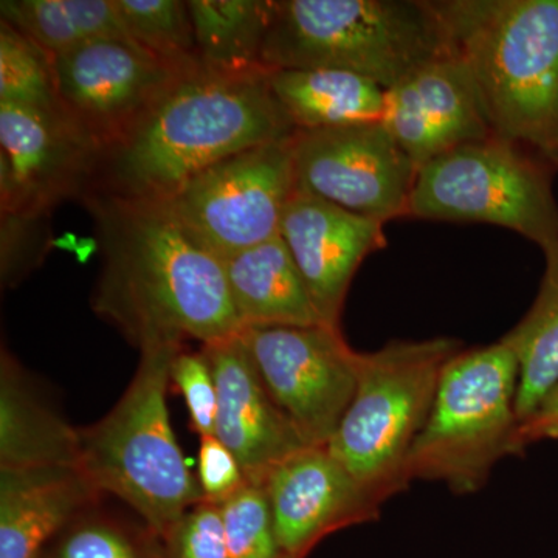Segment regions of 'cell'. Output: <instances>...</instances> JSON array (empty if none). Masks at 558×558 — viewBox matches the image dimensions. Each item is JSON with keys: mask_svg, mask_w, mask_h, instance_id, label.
I'll return each mask as SVG.
<instances>
[{"mask_svg": "<svg viewBox=\"0 0 558 558\" xmlns=\"http://www.w3.org/2000/svg\"><path fill=\"white\" fill-rule=\"evenodd\" d=\"M275 98L296 131L381 121L385 89L355 73L330 69L270 70Z\"/></svg>", "mask_w": 558, "mask_h": 558, "instance_id": "obj_21", "label": "cell"}, {"mask_svg": "<svg viewBox=\"0 0 558 558\" xmlns=\"http://www.w3.org/2000/svg\"><path fill=\"white\" fill-rule=\"evenodd\" d=\"M492 134L546 156L558 134V0H438Z\"/></svg>", "mask_w": 558, "mask_h": 558, "instance_id": "obj_3", "label": "cell"}, {"mask_svg": "<svg viewBox=\"0 0 558 558\" xmlns=\"http://www.w3.org/2000/svg\"><path fill=\"white\" fill-rule=\"evenodd\" d=\"M102 153L62 109L0 102L2 218L38 219L94 186Z\"/></svg>", "mask_w": 558, "mask_h": 558, "instance_id": "obj_13", "label": "cell"}, {"mask_svg": "<svg viewBox=\"0 0 558 558\" xmlns=\"http://www.w3.org/2000/svg\"><path fill=\"white\" fill-rule=\"evenodd\" d=\"M90 510L70 524L57 558H149L130 529L105 517L87 515Z\"/></svg>", "mask_w": 558, "mask_h": 558, "instance_id": "obj_28", "label": "cell"}, {"mask_svg": "<svg viewBox=\"0 0 558 558\" xmlns=\"http://www.w3.org/2000/svg\"><path fill=\"white\" fill-rule=\"evenodd\" d=\"M459 351L461 341L438 337L360 354L354 399L326 447L379 505L410 486V451Z\"/></svg>", "mask_w": 558, "mask_h": 558, "instance_id": "obj_6", "label": "cell"}, {"mask_svg": "<svg viewBox=\"0 0 558 558\" xmlns=\"http://www.w3.org/2000/svg\"><path fill=\"white\" fill-rule=\"evenodd\" d=\"M197 481L204 501L220 506L247 486L240 462L216 436L201 438Z\"/></svg>", "mask_w": 558, "mask_h": 558, "instance_id": "obj_31", "label": "cell"}, {"mask_svg": "<svg viewBox=\"0 0 558 558\" xmlns=\"http://www.w3.org/2000/svg\"><path fill=\"white\" fill-rule=\"evenodd\" d=\"M519 360L502 340L453 355L410 451V483L439 481L454 494H473L499 459L519 457Z\"/></svg>", "mask_w": 558, "mask_h": 558, "instance_id": "obj_7", "label": "cell"}, {"mask_svg": "<svg viewBox=\"0 0 558 558\" xmlns=\"http://www.w3.org/2000/svg\"><path fill=\"white\" fill-rule=\"evenodd\" d=\"M171 380L185 398L194 432L201 438L215 436L218 391L204 351L183 352L180 349L171 363Z\"/></svg>", "mask_w": 558, "mask_h": 558, "instance_id": "obj_29", "label": "cell"}, {"mask_svg": "<svg viewBox=\"0 0 558 558\" xmlns=\"http://www.w3.org/2000/svg\"><path fill=\"white\" fill-rule=\"evenodd\" d=\"M241 337L306 446H328L354 399L362 352L326 325L245 328Z\"/></svg>", "mask_w": 558, "mask_h": 558, "instance_id": "obj_10", "label": "cell"}, {"mask_svg": "<svg viewBox=\"0 0 558 558\" xmlns=\"http://www.w3.org/2000/svg\"><path fill=\"white\" fill-rule=\"evenodd\" d=\"M0 17L51 58L102 38H128L113 0H2Z\"/></svg>", "mask_w": 558, "mask_h": 558, "instance_id": "obj_24", "label": "cell"}, {"mask_svg": "<svg viewBox=\"0 0 558 558\" xmlns=\"http://www.w3.org/2000/svg\"><path fill=\"white\" fill-rule=\"evenodd\" d=\"M542 250L546 266L537 299L519 325L501 339L519 360L520 422L531 416L558 384V241Z\"/></svg>", "mask_w": 558, "mask_h": 558, "instance_id": "obj_23", "label": "cell"}, {"mask_svg": "<svg viewBox=\"0 0 558 558\" xmlns=\"http://www.w3.org/2000/svg\"><path fill=\"white\" fill-rule=\"evenodd\" d=\"M182 347L142 349L138 368L119 403L97 424L78 428V468L102 495H113L163 537L204 501L174 432L167 392Z\"/></svg>", "mask_w": 558, "mask_h": 558, "instance_id": "obj_5", "label": "cell"}, {"mask_svg": "<svg viewBox=\"0 0 558 558\" xmlns=\"http://www.w3.org/2000/svg\"><path fill=\"white\" fill-rule=\"evenodd\" d=\"M102 494L75 465L0 470V558H38Z\"/></svg>", "mask_w": 558, "mask_h": 558, "instance_id": "obj_18", "label": "cell"}, {"mask_svg": "<svg viewBox=\"0 0 558 558\" xmlns=\"http://www.w3.org/2000/svg\"><path fill=\"white\" fill-rule=\"evenodd\" d=\"M558 439V384L538 403L531 416L520 422L517 453L523 454L532 444Z\"/></svg>", "mask_w": 558, "mask_h": 558, "instance_id": "obj_32", "label": "cell"}, {"mask_svg": "<svg viewBox=\"0 0 558 558\" xmlns=\"http://www.w3.org/2000/svg\"><path fill=\"white\" fill-rule=\"evenodd\" d=\"M269 73H191L102 157L90 190L168 201L213 165L292 137L295 126L271 92Z\"/></svg>", "mask_w": 558, "mask_h": 558, "instance_id": "obj_2", "label": "cell"}, {"mask_svg": "<svg viewBox=\"0 0 558 558\" xmlns=\"http://www.w3.org/2000/svg\"><path fill=\"white\" fill-rule=\"evenodd\" d=\"M202 351L218 391L215 436L238 459L247 483L264 486L271 470L310 446L271 399L241 332Z\"/></svg>", "mask_w": 558, "mask_h": 558, "instance_id": "obj_16", "label": "cell"}, {"mask_svg": "<svg viewBox=\"0 0 558 558\" xmlns=\"http://www.w3.org/2000/svg\"><path fill=\"white\" fill-rule=\"evenodd\" d=\"M97 226L102 269L92 310L140 351L242 330L223 259L202 244L167 201L90 190L83 196Z\"/></svg>", "mask_w": 558, "mask_h": 558, "instance_id": "obj_1", "label": "cell"}, {"mask_svg": "<svg viewBox=\"0 0 558 558\" xmlns=\"http://www.w3.org/2000/svg\"><path fill=\"white\" fill-rule=\"evenodd\" d=\"M385 223L296 190L279 236L304 279L323 325L340 328L349 286L360 264L387 245Z\"/></svg>", "mask_w": 558, "mask_h": 558, "instance_id": "obj_14", "label": "cell"}, {"mask_svg": "<svg viewBox=\"0 0 558 558\" xmlns=\"http://www.w3.org/2000/svg\"><path fill=\"white\" fill-rule=\"evenodd\" d=\"M263 487L286 558L306 553L333 529L376 519L381 508L326 446L292 454Z\"/></svg>", "mask_w": 558, "mask_h": 558, "instance_id": "obj_17", "label": "cell"}, {"mask_svg": "<svg viewBox=\"0 0 558 558\" xmlns=\"http://www.w3.org/2000/svg\"><path fill=\"white\" fill-rule=\"evenodd\" d=\"M545 159L549 160V163L558 170V134L556 140H554L553 146H550L548 153H546Z\"/></svg>", "mask_w": 558, "mask_h": 558, "instance_id": "obj_33", "label": "cell"}, {"mask_svg": "<svg viewBox=\"0 0 558 558\" xmlns=\"http://www.w3.org/2000/svg\"><path fill=\"white\" fill-rule=\"evenodd\" d=\"M554 172L537 150L492 134L417 171L410 218L492 223L543 248L558 241Z\"/></svg>", "mask_w": 558, "mask_h": 558, "instance_id": "obj_8", "label": "cell"}, {"mask_svg": "<svg viewBox=\"0 0 558 558\" xmlns=\"http://www.w3.org/2000/svg\"><path fill=\"white\" fill-rule=\"evenodd\" d=\"M242 329L323 325L281 236L223 259Z\"/></svg>", "mask_w": 558, "mask_h": 558, "instance_id": "obj_19", "label": "cell"}, {"mask_svg": "<svg viewBox=\"0 0 558 558\" xmlns=\"http://www.w3.org/2000/svg\"><path fill=\"white\" fill-rule=\"evenodd\" d=\"M296 190L379 220L410 218L417 168L381 121L296 131Z\"/></svg>", "mask_w": 558, "mask_h": 558, "instance_id": "obj_12", "label": "cell"}, {"mask_svg": "<svg viewBox=\"0 0 558 558\" xmlns=\"http://www.w3.org/2000/svg\"><path fill=\"white\" fill-rule=\"evenodd\" d=\"M0 102L61 109L53 58L5 21H0Z\"/></svg>", "mask_w": 558, "mask_h": 558, "instance_id": "obj_26", "label": "cell"}, {"mask_svg": "<svg viewBox=\"0 0 558 558\" xmlns=\"http://www.w3.org/2000/svg\"><path fill=\"white\" fill-rule=\"evenodd\" d=\"M453 51L428 0H274L263 64L343 70L388 90Z\"/></svg>", "mask_w": 558, "mask_h": 558, "instance_id": "obj_4", "label": "cell"}, {"mask_svg": "<svg viewBox=\"0 0 558 558\" xmlns=\"http://www.w3.org/2000/svg\"><path fill=\"white\" fill-rule=\"evenodd\" d=\"M219 508L229 558H286L263 486L247 484Z\"/></svg>", "mask_w": 558, "mask_h": 558, "instance_id": "obj_27", "label": "cell"}, {"mask_svg": "<svg viewBox=\"0 0 558 558\" xmlns=\"http://www.w3.org/2000/svg\"><path fill=\"white\" fill-rule=\"evenodd\" d=\"M78 428L32 389L17 360L0 359V470L78 468Z\"/></svg>", "mask_w": 558, "mask_h": 558, "instance_id": "obj_20", "label": "cell"}, {"mask_svg": "<svg viewBox=\"0 0 558 558\" xmlns=\"http://www.w3.org/2000/svg\"><path fill=\"white\" fill-rule=\"evenodd\" d=\"M292 137L213 165L167 201L183 226L220 259L279 236L296 191Z\"/></svg>", "mask_w": 558, "mask_h": 558, "instance_id": "obj_9", "label": "cell"}, {"mask_svg": "<svg viewBox=\"0 0 558 558\" xmlns=\"http://www.w3.org/2000/svg\"><path fill=\"white\" fill-rule=\"evenodd\" d=\"M202 70L215 75L270 72L263 47L274 0H186Z\"/></svg>", "mask_w": 558, "mask_h": 558, "instance_id": "obj_22", "label": "cell"}, {"mask_svg": "<svg viewBox=\"0 0 558 558\" xmlns=\"http://www.w3.org/2000/svg\"><path fill=\"white\" fill-rule=\"evenodd\" d=\"M113 5L132 43L182 72L202 69L185 0H113Z\"/></svg>", "mask_w": 558, "mask_h": 558, "instance_id": "obj_25", "label": "cell"}, {"mask_svg": "<svg viewBox=\"0 0 558 558\" xmlns=\"http://www.w3.org/2000/svg\"><path fill=\"white\" fill-rule=\"evenodd\" d=\"M53 69L61 109L102 157L191 75L157 60L130 38L89 40L54 57Z\"/></svg>", "mask_w": 558, "mask_h": 558, "instance_id": "obj_11", "label": "cell"}, {"mask_svg": "<svg viewBox=\"0 0 558 558\" xmlns=\"http://www.w3.org/2000/svg\"><path fill=\"white\" fill-rule=\"evenodd\" d=\"M168 558H229L219 506L202 501L163 535Z\"/></svg>", "mask_w": 558, "mask_h": 558, "instance_id": "obj_30", "label": "cell"}, {"mask_svg": "<svg viewBox=\"0 0 558 558\" xmlns=\"http://www.w3.org/2000/svg\"><path fill=\"white\" fill-rule=\"evenodd\" d=\"M381 123L417 171L459 146L492 135L468 65L457 51L385 90Z\"/></svg>", "mask_w": 558, "mask_h": 558, "instance_id": "obj_15", "label": "cell"}]
</instances>
